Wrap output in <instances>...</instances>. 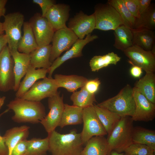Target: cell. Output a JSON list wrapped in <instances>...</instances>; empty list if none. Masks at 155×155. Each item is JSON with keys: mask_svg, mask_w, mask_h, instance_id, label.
Wrapping results in <instances>:
<instances>
[{"mask_svg": "<svg viewBox=\"0 0 155 155\" xmlns=\"http://www.w3.org/2000/svg\"><path fill=\"white\" fill-rule=\"evenodd\" d=\"M49 150L52 155H80L83 148L81 133L75 129L68 133L61 134L55 130L48 134Z\"/></svg>", "mask_w": 155, "mask_h": 155, "instance_id": "6da1fadb", "label": "cell"}, {"mask_svg": "<svg viewBox=\"0 0 155 155\" xmlns=\"http://www.w3.org/2000/svg\"><path fill=\"white\" fill-rule=\"evenodd\" d=\"M14 113L12 120L18 123H37L46 115L44 106L40 101L27 100L16 97L7 105Z\"/></svg>", "mask_w": 155, "mask_h": 155, "instance_id": "7a4b0ae2", "label": "cell"}, {"mask_svg": "<svg viewBox=\"0 0 155 155\" xmlns=\"http://www.w3.org/2000/svg\"><path fill=\"white\" fill-rule=\"evenodd\" d=\"M96 105L121 117H131L134 115L135 108L133 88L127 84L117 95Z\"/></svg>", "mask_w": 155, "mask_h": 155, "instance_id": "3957f363", "label": "cell"}, {"mask_svg": "<svg viewBox=\"0 0 155 155\" xmlns=\"http://www.w3.org/2000/svg\"><path fill=\"white\" fill-rule=\"evenodd\" d=\"M133 121L131 117H121L108 135L106 139L109 153L114 151L121 153L133 143Z\"/></svg>", "mask_w": 155, "mask_h": 155, "instance_id": "277c9868", "label": "cell"}, {"mask_svg": "<svg viewBox=\"0 0 155 155\" xmlns=\"http://www.w3.org/2000/svg\"><path fill=\"white\" fill-rule=\"evenodd\" d=\"M4 18L2 23L7 40V46L10 51L18 50L22 37L21 29L24 22V16L20 12H17L7 14Z\"/></svg>", "mask_w": 155, "mask_h": 155, "instance_id": "5b68a950", "label": "cell"}, {"mask_svg": "<svg viewBox=\"0 0 155 155\" xmlns=\"http://www.w3.org/2000/svg\"><path fill=\"white\" fill-rule=\"evenodd\" d=\"M94 13L96 19L95 29L114 30L119 26L123 25L119 13L108 3L96 6Z\"/></svg>", "mask_w": 155, "mask_h": 155, "instance_id": "8992f818", "label": "cell"}, {"mask_svg": "<svg viewBox=\"0 0 155 155\" xmlns=\"http://www.w3.org/2000/svg\"><path fill=\"white\" fill-rule=\"evenodd\" d=\"M83 128L80 133L83 144L93 137L107 135L98 117L94 105L83 108Z\"/></svg>", "mask_w": 155, "mask_h": 155, "instance_id": "52a82bcc", "label": "cell"}, {"mask_svg": "<svg viewBox=\"0 0 155 155\" xmlns=\"http://www.w3.org/2000/svg\"><path fill=\"white\" fill-rule=\"evenodd\" d=\"M63 96H60L59 92L48 98V106L49 111L40 122L48 134L55 130L59 126L63 110Z\"/></svg>", "mask_w": 155, "mask_h": 155, "instance_id": "ba28073f", "label": "cell"}, {"mask_svg": "<svg viewBox=\"0 0 155 155\" xmlns=\"http://www.w3.org/2000/svg\"><path fill=\"white\" fill-rule=\"evenodd\" d=\"M78 39L67 26L55 31L51 41V62L52 63L63 52L69 49Z\"/></svg>", "mask_w": 155, "mask_h": 155, "instance_id": "9c48e42d", "label": "cell"}, {"mask_svg": "<svg viewBox=\"0 0 155 155\" xmlns=\"http://www.w3.org/2000/svg\"><path fill=\"white\" fill-rule=\"evenodd\" d=\"M123 52L132 65L140 67L146 73H154L155 55L151 51H146L137 46L133 45Z\"/></svg>", "mask_w": 155, "mask_h": 155, "instance_id": "30bf717a", "label": "cell"}, {"mask_svg": "<svg viewBox=\"0 0 155 155\" xmlns=\"http://www.w3.org/2000/svg\"><path fill=\"white\" fill-rule=\"evenodd\" d=\"M14 62L6 45L0 53V91L13 90L15 84Z\"/></svg>", "mask_w": 155, "mask_h": 155, "instance_id": "8fae6325", "label": "cell"}, {"mask_svg": "<svg viewBox=\"0 0 155 155\" xmlns=\"http://www.w3.org/2000/svg\"><path fill=\"white\" fill-rule=\"evenodd\" d=\"M58 87L52 77H46L36 82L21 98L30 101H40L57 94Z\"/></svg>", "mask_w": 155, "mask_h": 155, "instance_id": "7c38bea8", "label": "cell"}, {"mask_svg": "<svg viewBox=\"0 0 155 155\" xmlns=\"http://www.w3.org/2000/svg\"><path fill=\"white\" fill-rule=\"evenodd\" d=\"M29 22L38 47L50 44L55 32L47 19L36 13Z\"/></svg>", "mask_w": 155, "mask_h": 155, "instance_id": "4fadbf2b", "label": "cell"}, {"mask_svg": "<svg viewBox=\"0 0 155 155\" xmlns=\"http://www.w3.org/2000/svg\"><path fill=\"white\" fill-rule=\"evenodd\" d=\"M96 19L94 13L88 15L81 11L70 18L68 28L71 30L79 39H83L95 29Z\"/></svg>", "mask_w": 155, "mask_h": 155, "instance_id": "5bb4252c", "label": "cell"}, {"mask_svg": "<svg viewBox=\"0 0 155 155\" xmlns=\"http://www.w3.org/2000/svg\"><path fill=\"white\" fill-rule=\"evenodd\" d=\"M135 108L131 118L135 121L149 122L155 117V104L149 101L134 87L133 88Z\"/></svg>", "mask_w": 155, "mask_h": 155, "instance_id": "9a60e30c", "label": "cell"}, {"mask_svg": "<svg viewBox=\"0 0 155 155\" xmlns=\"http://www.w3.org/2000/svg\"><path fill=\"white\" fill-rule=\"evenodd\" d=\"M97 38L98 36L97 35H92L90 34L87 35L83 39H78L70 49L53 62L51 66L48 69V77H52V75L55 70L67 60L82 56V51L84 46Z\"/></svg>", "mask_w": 155, "mask_h": 155, "instance_id": "2e32d148", "label": "cell"}, {"mask_svg": "<svg viewBox=\"0 0 155 155\" xmlns=\"http://www.w3.org/2000/svg\"><path fill=\"white\" fill-rule=\"evenodd\" d=\"M70 7L64 4L55 3L48 11L44 17L50 23L55 32L66 26L69 16Z\"/></svg>", "mask_w": 155, "mask_h": 155, "instance_id": "e0dca14e", "label": "cell"}, {"mask_svg": "<svg viewBox=\"0 0 155 155\" xmlns=\"http://www.w3.org/2000/svg\"><path fill=\"white\" fill-rule=\"evenodd\" d=\"M10 51L14 62L15 84L13 90L16 92L22 79L25 75L30 65V54L20 53L18 50Z\"/></svg>", "mask_w": 155, "mask_h": 155, "instance_id": "ac0fdd59", "label": "cell"}, {"mask_svg": "<svg viewBox=\"0 0 155 155\" xmlns=\"http://www.w3.org/2000/svg\"><path fill=\"white\" fill-rule=\"evenodd\" d=\"M48 71V69L42 68L36 69L30 64L16 92V97L21 98L36 82L46 77Z\"/></svg>", "mask_w": 155, "mask_h": 155, "instance_id": "d6986e66", "label": "cell"}, {"mask_svg": "<svg viewBox=\"0 0 155 155\" xmlns=\"http://www.w3.org/2000/svg\"><path fill=\"white\" fill-rule=\"evenodd\" d=\"M30 127L26 125L13 127L7 130L3 136L5 143L11 155L12 150L20 142L27 139L29 133Z\"/></svg>", "mask_w": 155, "mask_h": 155, "instance_id": "ffe728a7", "label": "cell"}, {"mask_svg": "<svg viewBox=\"0 0 155 155\" xmlns=\"http://www.w3.org/2000/svg\"><path fill=\"white\" fill-rule=\"evenodd\" d=\"M51 45L38 47L30 54V65L36 68L49 69L52 63L50 61Z\"/></svg>", "mask_w": 155, "mask_h": 155, "instance_id": "44dd1931", "label": "cell"}, {"mask_svg": "<svg viewBox=\"0 0 155 155\" xmlns=\"http://www.w3.org/2000/svg\"><path fill=\"white\" fill-rule=\"evenodd\" d=\"M54 79L58 88H63L67 91L72 92L83 87L88 80L86 77L81 75L58 74L54 75Z\"/></svg>", "mask_w": 155, "mask_h": 155, "instance_id": "7402d4cb", "label": "cell"}, {"mask_svg": "<svg viewBox=\"0 0 155 155\" xmlns=\"http://www.w3.org/2000/svg\"><path fill=\"white\" fill-rule=\"evenodd\" d=\"M133 45L137 46L147 51H151L155 45L154 32L144 28L131 29Z\"/></svg>", "mask_w": 155, "mask_h": 155, "instance_id": "603a6c76", "label": "cell"}, {"mask_svg": "<svg viewBox=\"0 0 155 155\" xmlns=\"http://www.w3.org/2000/svg\"><path fill=\"white\" fill-rule=\"evenodd\" d=\"M86 144L80 155H107L109 153L107 139L104 136L93 137Z\"/></svg>", "mask_w": 155, "mask_h": 155, "instance_id": "cb8c5ba5", "label": "cell"}, {"mask_svg": "<svg viewBox=\"0 0 155 155\" xmlns=\"http://www.w3.org/2000/svg\"><path fill=\"white\" fill-rule=\"evenodd\" d=\"M83 108L74 105L64 104L63 111L59 126L62 128L70 125L83 123Z\"/></svg>", "mask_w": 155, "mask_h": 155, "instance_id": "d4e9b609", "label": "cell"}, {"mask_svg": "<svg viewBox=\"0 0 155 155\" xmlns=\"http://www.w3.org/2000/svg\"><path fill=\"white\" fill-rule=\"evenodd\" d=\"M152 103L155 104V75L154 73H146L136 82L134 86Z\"/></svg>", "mask_w": 155, "mask_h": 155, "instance_id": "484cf974", "label": "cell"}, {"mask_svg": "<svg viewBox=\"0 0 155 155\" xmlns=\"http://www.w3.org/2000/svg\"><path fill=\"white\" fill-rule=\"evenodd\" d=\"M23 34L18 47L20 52L30 54L38 47L32 28L29 22H24Z\"/></svg>", "mask_w": 155, "mask_h": 155, "instance_id": "4316f807", "label": "cell"}, {"mask_svg": "<svg viewBox=\"0 0 155 155\" xmlns=\"http://www.w3.org/2000/svg\"><path fill=\"white\" fill-rule=\"evenodd\" d=\"M114 47L123 51L133 45V36L131 29L124 25L119 26L114 30Z\"/></svg>", "mask_w": 155, "mask_h": 155, "instance_id": "83f0119b", "label": "cell"}, {"mask_svg": "<svg viewBox=\"0 0 155 155\" xmlns=\"http://www.w3.org/2000/svg\"><path fill=\"white\" fill-rule=\"evenodd\" d=\"M98 117L107 133L109 135L121 119L119 115L106 109L94 104Z\"/></svg>", "mask_w": 155, "mask_h": 155, "instance_id": "f1b7e54d", "label": "cell"}, {"mask_svg": "<svg viewBox=\"0 0 155 155\" xmlns=\"http://www.w3.org/2000/svg\"><path fill=\"white\" fill-rule=\"evenodd\" d=\"M133 143L146 145L155 150V131L140 127H134Z\"/></svg>", "mask_w": 155, "mask_h": 155, "instance_id": "f546056e", "label": "cell"}, {"mask_svg": "<svg viewBox=\"0 0 155 155\" xmlns=\"http://www.w3.org/2000/svg\"><path fill=\"white\" fill-rule=\"evenodd\" d=\"M121 59L117 54L112 52L102 56H94L90 59L89 65L92 71H98L110 64L116 65Z\"/></svg>", "mask_w": 155, "mask_h": 155, "instance_id": "4dcf8cb0", "label": "cell"}, {"mask_svg": "<svg viewBox=\"0 0 155 155\" xmlns=\"http://www.w3.org/2000/svg\"><path fill=\"white\" fill-rule=\"evenodd\" d=\"M70 99L73 105L83 109L93 105L94 102H96L95 94L89 93L84 86L79 91L73 92Z\"/></svg>", "mask_w": 155, "mask_h": 155, "instance_id": "1f68e13d", "label": "cell"}, {"mask_svg": "<svg viewBox=\"0 0 155 155\" xmlns=\"http://www.w3.org/2000/svg\"><path fill=\"white\" fill-rule=\"evenodd\" d=\"M144 28L153 30L155 29V8L151 4L140 16L136 18L133 29Z\"/></svg>", "mask_w": 155, "mask_h": 155, "instance_id": "d6a6232c", "label": "cell"}, {"mask_svg": "<svg viewBox=\"0 0 155 155\" xmlns=\"http://www.w3.org/2000/svg\"><path fill=\"white\" fill-rule=\"evenodd\" d=\"M118 12L122 20L123 25L133 29L136 18L129 11L123 0H108L107 3Z\"/></svg>", "mask_w": 155, "mask_h": 155, "instance_id": "836d02e7", "label": "cell"}, {"mask_svg": "<svg viewBox=\"0 0 155 155\" xmlns=\"http://www.w3.org/2000/svg\"><path fill=\"white\" fill-rule=\"evenodd\" d=\"M49 150L48 137L44 139L34 138L28 140L27 150L24 155H45Z\"/></svg>", "mask_w": 155, "mask_h": 155, "instance_id": "e575fe53", "label": "cell"}, {"mask_svg": "<svg viewBox=\"0 0 155 155\" xmlns=\"http://www.w3.org/2000/svg\"><path fill=\"white\" fill-rule=\"evenodd\" d=\"M124 152L125 155H155V150L145 145L132 143Z\"/></svg>", "mask_w": 155, "mask_h": 155, "instance_id": "d590c367", "label": "cell"}, {"mask_svg": "<svg viewBox=\"0 0 155 155\" xmlns=\"http://www.w3.org/2000/svg\"><path fill=\"white\" fill-rule=\"evenodd\" d=\"M32 2L40 7L42 12L41 15L44 17L48 11L56 3V1L53 0H33Z\"/></svg>", "mask_w": 155, "mask_h": 155, "instance_id": "8d00e7d4", "label": "cell"}, {"mask_svg": "<svg viewBox=\"0 0 155 155\" xmlns=\"http://www.w3.org/2000/svg\"><path fill=\"white\" fill-rule=\"evenodd\" d=\"M127 8L136 18L140 16L139 6L137 0H123Z\"/></svg>", "mask_w": 155, "mask_h": 155, "instance_id": "74e56055", "label": "cell"}, {"mask_svg": "<svg viewBox=\"0 0 155 155\" xmlns=\"http://www.w3.org/2000/svg\"><path fill=\"white\" fill-rule=\"evenodd\" d=\"M100 84V80L98 78H96L88 80L84 87L89 93L95 94L98 91Z\"/></svg>", "mask_w": 155, "mask_h": 155, "instance_id": "f35d334b", "label": "cell"}, {"mask_svg": "<svg viewBox=\"0 0 155 155\" xmlns=\"http://www.w3.org/2000/svg\"><path fill=\"white\" fill-rule=\"evenodd\" d=\"M28 140H22L14 147L11 155H24L27 150Z\"/></svg>", "mask_w": 155, "mask_h": 155, "instance_id": "ab89813d", "label": "cell"}, {"mask_svg": "<svg viewBox=\"0 0 155 155\" xmlns=\"http://www.w3.org/2000/svg\"><path fill=\"white\" fill-rule=\"evenodd\" d=\"M8 109H7L2 113L0 114V118L4 114L9 111ZM8 150L4 141L3 136L0 135V155H8Z\"/></svg>", "mask_w": 155, "mask_h": 155, "instance_id": "60d3db41", "label": "cell"}, {"mask_svg": "<svg viewBox=\"0 0 155 155\" xmlns=\"http://www.w3.org/2000/svg\"><path fill=\"white\" fill-rule=\"evenodd\" d=\"M151 0H137L140 15L145 11L151 5Z\"/></svg>", "mask_w": 155, "mask_h": 155, "instance_id": "b9f144b4", "label": "cell"}, {"mask_svg": "<svg viewBox=\"0 0 155 155\" xmlns=\"http://www.w3.org/2000/svg\"><path fill=\"white\" fill-rule=\"evenodd\" d=\"M142 69L140 67L133 65L130 69L131 74L135 78H139L142 73Z\"/></svg>", "mask_w": 155, "mask_h": 155, "instance_id": "7bdbcfd3", "label": "cell"}, {"mask_svg": "<svg viewBox=\"0 0 155 155\" xmlns=\"http://www.w3.org/2000/svg\"><path fill=\"white\" fill-rule=\"evenodd\" d=\"M7 2V0H0V18L5 15V6Z\"/></svg>", "mask_w": 155, "mask_h": 155, "instance_id": "ee69618b", "label": "cell"}, {"mask_svg": "<svg viewBox=\"0 0 155 155\" xmlns=\"http://www.w3.org/2000/svg\"><path fill=\"white\" fill-rule=\"evenodd\" d=\"M7 44V40L5 34L0 36V53Z\"/></svg>", "mask_w": 155, "mask_h": 155, "instance_id": "f6af8a7d", "label": "cell"}, {"mask_svg": "<svg viewBox=\"0 0 155 155\" xmlns=\"http://www.w3.org/2000/svg\"><path fill=\"white\" fill-rule=\"evenodd\" d=\"M5 99L6 97L5 96L0 97V109L3 105Z\"/></svg>", "mask_w": 155, "mask_h": 155, "instance_id": "bcb514c9", "label": "cell"}, {"mask_svg": "<svg viewBox=\"0 0 155 155\" xmlns=\"http://www.w3.org/2000/svg\"><path fill=\"white\" fill-rule=\"evenodd\" d=\"M3 23L0 22V36L4 34Z\"/></svg>", "mask_w": 155, "mask_h": 155, "instance_id": "7dc6e473", "label": "cell"}, {"mask_svg": "<svg viewBox=\"0 0 155 155\" xmlns=\"http://www.w3.org/2000/svg\"><path fill=\"white\" fill-rule=\"evenodd\" d=\"M107 155H124L121 153H119L114 151H111Z\"/></svg>", "mask_w": 155, "mask_h": 155, "instance_id": "c3c4849f", "label": "cell"}]
</instances>
